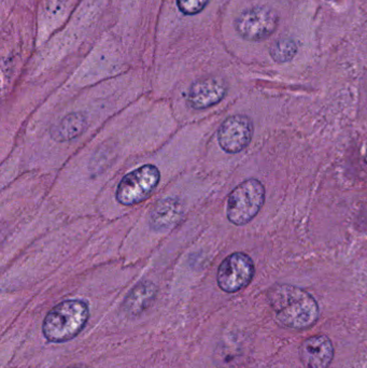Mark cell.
Returning a JSON list of instances; mask_svg holds the SVG:
<instances>
[{
  "label": "cell",
  "instance_id": "1",
  "mask_svg": "<svg viewBox=\"0 0 367 368\" xmlns=\"http://www.w3.org/2000/svg\"><path fill=\"white\" fill-rule=\"evenodd\" d=\"M268 301L277 323L292 330H305L319 319L316 299L303 289L290 284H277L268 291Z\"/></svg>",
  "mask_w": 367,
  "mask_h": 368
},
{
  "label": "cell",
  "instance_id": "2",
  "mask_svg": "<svg viewBox=\"0 0 367 368\" xmlns=\"http://www.w3.org/2000/svg\"><path fill=\"white\" fill-rule=\"evenodd\" d=\"M89 317V307L84 301L78 299L62 301L45 317L43 335L51 342H68L83 330Z\"/></svg>",
  "mask_w": 367,
  "mask_h": 368
},
{
  "label": "cell",
  "instance_id": "3",
  "mask_svg": "<svg viewBox=\"0 0 367 368\" xmlns=\"http://www.w3.org/2000/svg\"><path fill=\"white\" fill-rule=\"evenodd\" d=\"M265 188L258 179H248L234 189L227 199V219L234 225L243 226L251 222L262 209Z\"/></svg>",
  "mask_w": 367,
  "mask_h": 368
},
{
  "label": "cell",
  "instance_id": "4",
  "mask_svg": "<svg viewBox=\"0 0 367 368\" xmlns=\"http://www.w3.org/2000/svg\"><path fill=\"white\" fill-rule=\"evenodd\" d=\"M160 174L154 165H143L123 177L116 189V199L133 206L147 199L160 182Z\"/></svg>",
  "mask_w": 367,
  "mask_h": 368
},
{
  "label": "cell",
  "instance_id": "5",
  "mask_svg": "<svg viewBox=\"0 0 367 368\" xmlns=\"http://www.w3.org/2000/svg\"><path fill=\"white\" fill-rule=\"evenodd\" d=\"M278 14L268 7L245 10L236 20V30L245 40L262 41L270 38L278 26Z\"/></svg>",
  "mask_w": 367,
  "mask_h": 368
},
{
  "label": "cell",
  "instance_id": "6",
  "mask_svg": "<svg viewBox=\"0 0 367 368\" xmlns=\"http://www.w3.org/2000/svg\"><path fill=\"white\" fill-rule=\"evenodd\" d=\"M254 263L249 255L233 253L221 263L218 270L219 286L226 293H235L249 286L254 277Z\"/></svg>",
  "mask_w": 367,
  "mask_h": 368
},
{
  "label": "cell",
  "instance_id": "7",
  "mask_svg": "<svg viewBox=\"0 0 367 368\" xmlns=\"http://www.w3.org/2000/svg\"><path fill=\"white\" fill-rule=\"evenodd\" d=\"M253 132V123L249 116L243 114L229 116L219 128V145L226 153L236 155L250 145Z\"/></svg>",
  "mask_w": 367,
  "mask_h": 368
},
{
  "label": "cell",
  "instance_id": "8",
  "mask_svg": "<svg viewBox=\"0 0 367 368\" xmlns=\"http://www.w3.org/2000/svg\"><path fill=\"white\" fill-rule=\"evenodd\" d=\"M227 93L225 81L217 77L200 79L190 87L187 104L196 110L206 109L220 103Z\"/></svg>",
  "mask_w": 367,
  "mask_h": 368
},
{
  "label": "cell",
  "instance_id": "9",
  "mask_svg": "<svg viewBox=\"0 0 367 368\" xmlns=\"http://www.w3.org/2000/svg\"><path fill=\"white\" fill-rule=\"evenodd\" d=\"M300 361L305 368H329L334 357V347L325 335L310 337L300 348Z\"/></svg>",
  "mask_w": 367,
  "mask_h": 368
},
{
  "label": "cell",
  "instance_id": "10",
  "mask_svg": "<svg viewBox=\"0 0 367 368\" xmlns=\"http://www.w3.org/2000/svg\"><path fill=\"white\" fill-rule=\"evenodd\" d=\"M183 216L182 203L175 197L160 199L150 212V225L158 232L170 230L180 222Z\"/></svg>",
  "mask_w": 367,
  "mask_h": 368
},
{
  "label": "cell",
  "instance_id": "11",
  "mask_svg": "<svg viewBox=\"0 0 367 368\" xmlns=\"http://www.w3.org/2000/svg\"><path fill=\"white\" fill-rule=\"evenodd\" d=\"M87 126V121L84 114L74 112L67 114L52 128L51 136L55 141L66 143L80 136L84 132Z\"/></svg>",
  "mask_w": 367,
  "mask_h": 368
},
{
  "label": "cell",
  "instance_id": "12",
  "mask_svg": "<svg viewBox=\"0 0 367 368\" xmlns=\"http://www.w3.org/2000/svg\"><path fill=\"white\" fill-rule=\"evenodd\" d=\"M155 286L151 282H141L129 293L125 301V309L129 313L138 315L147 308L155 296Z\"/></svg>",
  "mask_w": 367,
  "mask_h": 368
},
{
  "label": "cell",
  "instance_id": "13",
  "mask_svg": "<svg viewBox=\"0 0 367 368\" xmlns=\"http://www.w3.org/2000/svg\"><path fill=\"white\" fill-rule=\"evenodd\" d=\"M297 45L292 39H280L270 47V54L276 63H287L297 53Z\"/></svg>",
  "mask_w": 367,
  "mask_h": 368
},
{
  "label": "cell",
  "instance_id": "14",
  "mask_svg": "<svg viewBox=\"0 0 367 368\" xmlns=\"http://www.w3.org/2000/svg\"><path fill=\"white\" fill-rule=\"evenodd\" d=\"M209 3V0H177V5L181 12L187 16L197 14L204 10V8Z\"/></svg>",
  "mask_w": 367,
  "mask_h": 368
}]
</instances>
